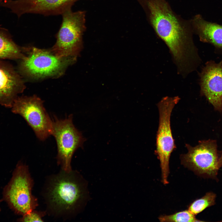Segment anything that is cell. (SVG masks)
<instances>
[{
    "instance_id": "obj_11",
    "label": "cell",
    "mask_w": 222,
    "mask_h": 222,
    "mask_svg": "<svg viewBox=\"0 0 222 222\" xmlns=\"http://www.w3.org/2000/svg\"><path fill=\"white\" fill-rule=\"evenodd\" d=\"M201 93L214 109L222 112V60L216 63L213 61L205 64L200 74Z\"/></svg>"
},
{
    "instance_id": "obj_8",
    "label": "cell",
    "mask_w": 222,
    "mask_h": 222,
    "mask_svg": "<svg viewBox=\"0 0 222 222\" xmlns=\"http://www.w3.org/2000/svg\"><path fill=\"white\" fill-rule=\"evenodd\" d=\"M188 151L180 156L182 164L198 175L216 178L219 168L216 141L209 139L199 141L194 147L186 144Z\"/></svg>"
},
{
    "instance_id": "obj_19",
    "label": "cell",
    "mask_w": 222,
    "mask_h": 222,
    "mask_svg": "<svg viewBox=\"0 0 222 222\" xmlns=\"http://www.w3.org/2000/svg\"><path fill=\"white\" fill-rule=\"evenodd\" d=\"M1 208H0V212H1Z\"/></svg>"
},
{
    "instance_id": "obj_21",
    "label": "cell",
    "mask_w": 222,
    "mask_h": 222,
    "mask_svg": "<svg viewBox=\"0 0 222 222\" xmlns=\"http://www.w3.org/2000/svg\"></svg>"
},
{
    "instance_id": "obj_10",
    "label": "cell",
    "mask_w": 222,
    "mask_h": 222,
    "mask_svg": "<svg viewBox=\"0 0 222 222\" xmlns=\"http://www.w3.org/2000/svg\"><path fill=\"white\" fill-rule=\"evenodd\" d=\"M79 0H0V6L10 8L18 16L25 13L44 16L62 14Z\"/></svg>"
},
{
    "instance_id": "obj_1",
    "label": "cell",
    "mask_w": 222,
    "mask_h": 222,
    "mask_svg": "<svg viewBox=\"0 0 222 222\" xmlns=\"http://www.w3.org/2000/svg\"><path fill=\"white\" fill-rule=\"evenodd\" d=\"M156 35L167 45L179 72L191 71L199 59L194 44L190 19H183L166 0H136Z\"/></svg>"
},
{
    "instance_id": "obj_14",
    "label": "cell",
    "mask_w": 222,
    "mask_h": 222,
    "mask_svg": "<svg viewBox=\"0 0 222 222\" xmlns=\"http://www.w3.org/2000/svg\"><path fill=\"white\" fill-rule=\"evenodd\" d=\"M24 56L22 47L15 43L7 31L0 29V59L21 60Z\"/></svg>"
},
{
    "instance_id": "obj_20",
    "label": "cell",
    "mask_w": 222,
    "mask_h": 222,
    "mask_svg": "<svg viewBox=\"0 0 222 222\" xmlns=\"http://www.w3.org/2000/svg\"><path fill=\"white\" fill-rule=\"evenodd\" d=\"M221 113H222V112H221Z\"/></svg>"
},
{
    "instance_id": "obj_7",
    "label": "cell",
    "mask_w": 222,
    "mask_h": 222,
    "mask_svg": "<svg viewBox=\"0 0 222 222\" xmlns=\"http://www.w3.org/2000/svg\"><path fill=\"white\" fill-rule=\"evenodd\" d=\"M72 115L64 119H59L55 116L52 119V135L55 137L57 145V162L61 170L69 172L72 169L71 162L75 151L82 147L86 139L73 124Z\"/></svg>"
},
{
    "instance_id": "obj_2",
    "label": "cell",
    "mask_w": 222,
    "mask_h": 222,
    "mask_svg": "<svg viewBox=\"0 0 222 222\" xmlns=\"http://www.w3.org/2000/svg\"><path fill=\"white\" fill-rule=\"evenodd\" d=\"M86 181L76 171L62 170L47 179L43 190L46 213L56 218L71 219L79 213L88 200Z\"/></svg>"
},
{
    "instance_id": "obj_13",
    "label": "cell",
    "mask_w": 222,
    "mask_h": 222,
    "mask_svg": "<svg viewBox=\"0 0 222 222\" xmlns=\"http://www.w3.org/2000/svg\"><path fill=\"white\" fill-rule=\"evenodd\" d=\"M190 20L193 33L198 35L201 41L222 48V25L207 21L199 14Z\"/></svg>"
},
{
    "instance_id": "obj_4",
    "label": "cell",
    "mask_w": 222,
    "mask_h": 222,
    "mask_svg": "<svg viewBox=\"0 0 222 222\" xmlns=\"http://www.w3.org/2000/svg\"><path fill=\"white\" fill-rule=\"evenodd\" d=\"M25 55L21 60L19 70L23 75L31 78H40L59 76L75 58H59L51 50L34 47H22Z\"/></svg>"
},
{
    "instance_id": "obj_5",
    "label": "cell",
    "mask_w": 222,
    "mask_h": 222,
    "mask_svg": "<svg viewBox=\"0 0 222 222\" xmlns=\"http://www.w3.org/2000/svg\"><path fill=\"white\" fill-rule=\"evenodd\" d=\"M85 11L73 12L71 9L62 15V21L56 34V41L51 51L58 57H75L82 44V35L86 30Z\"/></svg>"
},
{
    "instance_id": "obj_16",
    "label": "cell",
    "mask_w": 222,
    "mask_h": 222,
    "mask_svg": "<svg viewBox=\"0 0 222 222\" xmlns=\"http://www.w3.org/2000/svg\"><path fill=\"white\" fill-rule=\"evenodd\" d=\"M158 219L162 222L202 221L196 219L195 215L188 210L178 212L170 215H161L158 217Z\"/></svg>"
},
{
    "instance_id": "obj_18",
    "label": "cell",
    "mask_w": 222,
    "mask_h": 222,
    "mask_svg": "<svg viewBox=\"0 0 222 222\" xmlns=\"http://www.w3.org/2000/svg\"><path fill=\"white\" fill-rule=\"evenodd\" d=\"M218 164L219 168L222 166V152L219 158Z\"/></svg>"
},
{
    "instance_id": "obj_15",
    "label": "cell",
    "mask_w": 222,
    "mask_h": 222,
    "mask_svg": "<svg viewBox=\"0 0 222 222\" xmlns=\"http://www.w3.org/2000/svg\"><path fill=\"white\" fill-rule=\"evenodd\" d=\"M216 196L213 192H207L204 196L191 204L188 210L194 215H196L206 208L214 205Z\"/></svg>"
},
{
    "instance_id": "obj_3",
    "label": "cell",
    "mask_w": 222,
    "mask_h": 222,
    "mask_svg": "<svg viewBox=\"0 0 222 222\" xmlns=\"http://www.w3.org/2000/svg\"><path fill=\"white\" fill-rule=\"evenodd\" d=\"M34 184L28 166L19 161L3 189L2 201L6 202L17 215L22 216L30 212L38 205L37 199L32 193Z\"/></svg>"
},
{
    "instance_id": "obj_17",
    "label": "cell",
    "mask_w": 222,
    "mask_h": 222,
    "mask_svg": "<svg viewBox=\"0 0 222 222\" xmlns=\"http://www.w3.org/2000/svg\"><path fill=\"white\" fill-rule=\"evenodd\" d=\"M45 212H41L35 210L22 216V217L18 219L20 222H43V218L46 214Z\"/></svg>"
},
{
    "instance_id": "obj_12",
    "label": "cell",
    "mask_w": 222,
    "mask_h": 222,
    "mask_svg": "<svg viewBox=\"0 0 222 222\" xmlns=\"http://www.w3.org/2000/svg\"><path fill=\"white\" fill-rule=\"evenodd\" d=\"M25 86L20 76L10 64L0 60V105L11 108Z\"/></svg>"
},
{
    "instance_id": "obj_6",
    "label": "cell",
    "mask_w": 222,
    "mask_h": 222,
    "mask_svg": "<svg viewBox=\"0 0 222 222\" xmlns=\"http://www.w3.org/2000/svg\"><path fill=\"white\" fill-rule=\"evenodd\" d=\"M179 100L178 96L166 97L157 105L159 121L156 137V153L160 162L162 180L165 184L168 183L169 159L175 148L171 129V116L173 109Z\"/></svg>"
},
{
    "instance_id": "obj_9",
    "label": "cell",
    "mask_w": 222,
    "mask_h": 222,
    "mask_svg": "<svg viewBox=\"0 0 222 222\" xmlns=\"http://www.w3.org/2000/svg\"><path fill=\"white\" fill-rule=\"evenodd\" d=\"M43 101L35 95L18 97L11 108L21 116L40 140L44 141L52 132V121L43 105Z\"/></svg>"
}]
</instances>
